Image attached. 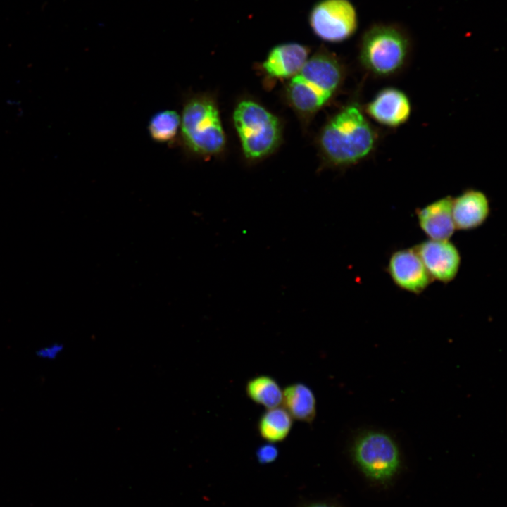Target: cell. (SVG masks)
I'll list each match as a JSON object with an SVG mask.
<instances>
[{
	"mask_svg": "<svg viewBox=\"0 0 507 507\" xmlns=\"http://www.w3.org/2000/svg\"><path fill=\"white\" fill-rule=\"evenodd\" d=\"M379 140L378 130L358 101L353 100L324 125L318 137V146L328 164L347 167L370 156Z\"/></svg>",
	"mask_w": 507,
	"mask_h": 507,
	"instance_id": "obj_1",
	"label": "cell"
},
{
	"mask_svg": "<svg viewBox=\"0 0 507 507\" xmlns=\"http://www.w3.org/2000/svg\"><path fill=\"white\" fill-rule=\"evenodd\" d=\"M342 63L332 53L320 49L308 58L285 89L288 104L302 118L319 111L337 93L344 78Z\"/></svg>",
	"mask_w": 507,
	"mask_h": 507,
	"instance_id": "obj_2",
	"label": "cell"
},
{
	"mask_svg": "<svg viewBox=\"0 0 507 507\" xmlns=\"http://www.w3.org/2000/svg\"><path fill=\"white\" fill-rule=\"evenodd\" d=\"M179 139L192 158L208 160L225 151L226 135L213 94L196 92L185 96L180 113Z\"/></svg>",
	"mask_w": 507,
	"mask_h": 507,
	"instance_id": "obj_3",
	"label": "cell"
},
{
	"mask_svg": "<svg viewBox=\"0 0 507 507\" xmlns=\"http://www.w3.org/2000/svg\"><path fill=\"white\" fill-rule=\"evenodd\" d=\"M409 37L401 28L390 24H377L363 34L359 49L362 67L376 77L395 76L406 67L410 58Z\"/></svg>",
	"mask_w": 507,
	"mask_h": 507,
	"instance_id": "obj_4",
	"label": "cell"
},
{
	"mask_svg": "<svg viewBox=\"0 0 507 507\" xmlns=\"http://www.w3.org/2000/svg\"><path fill=\"white\" fill-rule=\"evenodd\" d=\"M232 121L244 156L259 160L273 153L282 138L279 118L260 104L249 99L236 105Z\"/></svg>",
	"mask_w": 507,
	"mask_h": 507,
	"instance_id": "obj_5",
	"label": "cell"
},
{
	"mask_svg": "<svg viewBox=\"0 0 507 507\" xmlns=\"http://www.w3.org/2000/svg\"><path fill=\"white\" fill-rule=\"evenodd\" d=\"M351 451L361 472L377 485L390 484L401 471L402 461L399 446L386 433H361L353 441Z\"/></svg>",
	"mask_w": 507,
	"mask_h": 507,
	"instance_id": "obj_6",
	"label": "cell"
},
{
	"mask_svg": "<svg viewBox=\"0 0 507 507\" xmlns=\"http://www.w3.org/2000/svg\"><path fill=\"white\" fill-rule=\"evenodd\" d=\"M309 24L320 39L340 42L351 37L357 29V14L347 0H321L311 9Z\"/></svg>",
	"mask_w": 507,
	"mask_h": 507,
	"instance_id": "obj_7",
	"label": "cell"
},
{
	"mask_svg": "<svg viewBox=\"0 0 507 507\" xmlns=\"http://www.w3.org/2000/svg\"><path fill=\"white\" fill-rule=\"evenodd\" d=\"M386 271L396 287L415 295L423 294L434 282L414 247L392 252Z\"/></svg>",
	"mask_w": 507,
	"mask_h": 507,
	"instance_id": "obj_8",
	"label": "cell"
},
{
	"mask_svg": "<svg viewBox=\"0 0 507 507\" xmlns=\"http://www.w3.org/2000/svg\"><path fill=\"white\" fill-rule=\"evenodd\" d=\"M433 281L446 284L457 277L461 255L450 239H427L413 246Z\"/></svg>",
	"mask_w": 507,
	"mask_h": 507,
	"instance_id": "obj_9",
	"label": "cell"
},
{
	"mask_svg": "<svg viewBox=\"0 0 507 507\" xmlns=\"http://www.w3.org/2000/svg\"><path fill=\"white\" fill-rule=\"evenodd\" d=\"M364 111L377 124L387 128H397L410 119L412 104L405 92L387 87L376 93L366 104Z\"/></svg>",
	"mask_w": 507,
	"mask_h": 507,
	"instance_id": "obj_10",
	"label": "cell"
},
{
	"mask_svg": "<svg viewBox=\"0 0 507 507\" xmlns=\"http://www.w3.org/2000/svg\"><path fill=\"white\" fill-rule=\"evenodd\" d=\"M452 215L456 230L471 231L483 225L491 213L487 194L477 189L468 188L452 197Z\"/></svg>",
	"mask_w": 507,
	"mask_h": 507,
	"instance_id": "obj_11",
	"label": "cell"
},
{
	"mask_svg": "<svg viewBox=\"0 0 507 507\" xmlns=\"http://www.w3.org/2000/svg\"><path fill=\"white\" fill-rule=\"evenodd\" d=\"M308 55L306 46L296 42L280 44L271 49L261 68L270 80H290L303 66Z\"/></svg>",
	"mask_w": 507,
	"mask_h": 507,
	"instance_id": "obj_12",
	"label": "cell"
},
{
	"mask_svg": "<svg viewBox=\"0 0 507 507\" xmlns=\"http://www.w3.org/2000/svg\"><path fill=\"white\" fill-rule=\"evenodd\" d=\"M451 207L452 196H445L415 209L418 225L428 239L448 240L453 235Z\"/></svg>",
	"mask_w": 507,
	"mask_h": 507,
	"instance_id": "obj_13",
	"label": "cell"
},
{
	"mask_svg": "<svg viewBox=\"0 0 507 507\" xmlns=\"http://www.w3.org/2000/svg\"><path fill=\"white\" fill-rule=\"evenodd\" d=\"M282 404L291 417L298 421L310 424L316 417L314 392L303 382H294L283 389Z\"/></svg>",
	"mask_w": 507,
	"mask_h": 507,
	"instance_id": "obj_14",
	"label": "cell"
},
{
	"mask_svg": "<svg viewBox=\"0 0 507 507\" xmlns=\"http://www.w3.org/2000/svg\"><path fill=\"white\" fill-rule=\"evenodd\" d=\"M283 407H275L266 411L260 416L257 430L260 436L270 443L284 441L291 432L293 420Z\"/></svg>",
	"mask_w": 507,
	"mask_h": 507,
	"instance_id": "obj_15",
	"label": "cell"
},
{
	"mask_svg": "<svg viewBox=\"0 0 507 507\" xmlns=\"http://www.w3.org/2000/svg\"><path fill=\"white\" fill-rule=\"evenodd\" d=\"M245 391L250 400L266 409L278 407L282 403L283 389L274 377L268 375L249 379Z\"/></svg>",
	"mask_w": 507,
	"mask_h": 507,
	"instance_id": "obj_16",
	"label": "cell"
},
{
	"mask_svg": "<svg viewBox=\"0 0 507 507\" xmlns=\"http://www.w3.org/2000/svg\"><path fill=\"white\" fill-rule=\"evenodd\" d=\"M180 129V114L173 109H164L155 113L147 125L149 137L158 144H173L179 139Z\"/></svg>",
	"mask_w": 507,
	"mask_h": 507,
	"instance_id": "obj_17",
	"label": "cell"
},
{
	"mask_svg": "<svg viewBox=\"0 0 507 507\" xmlns=\"http://www.w3.org/2000/svg\"><path fill=\"white\" fill-rule=\"evenodd\" d=\"M64 351V344L55 341L38 347L35 351V356L41 361H54L61 356Z\"/></svg>",
	"mask_w": 507,
	"mask_h": 507,
	"instance_id": "obj_18",
	"label": "cell"
},
{
	"mask_svg": "<svg viewBox=\"0 0 507 507\" xmlns=\"http://www.w3.org/2000/svg\"><path fill=\"white\" fill-rule=\"evenodd\" d=\"M278 456V449L273 443L260 446L256 451V457L261 463L266 464L275 461Z\"/></svg>",
	"mask_w": 507,
	"mask_h": 507,
	"instance_id": "obj_19",
	"label": "cell"
},
{
	"mask_svg": "<svg viewBox=\"0 0 507 507\" xmlns=\"http://www.w3.org/2000/svg\"><path fill=\"white\" fill-rule=\"evenodd\" d=\"M307 507H336L334 506L325 503H315L308 506Z\"/></svg>",
	"mask_w": 507,
	"mask_h": 507,
	"instance_id": "obj_20",
	"label": "cell"
}]
</instances>
